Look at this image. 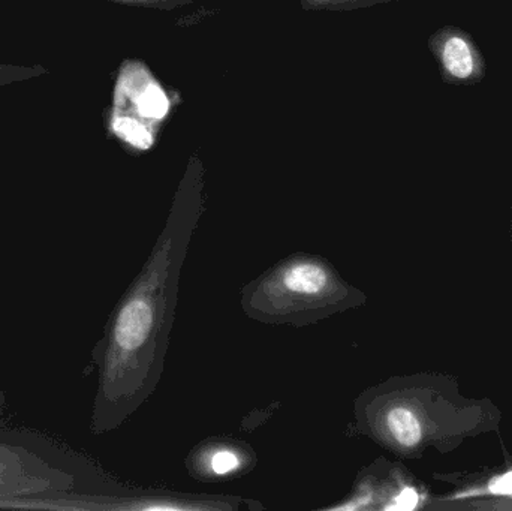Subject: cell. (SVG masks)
<instances>
[{
	"instance_id": "cell-3",
	"label": "cell",
	"mask_w": 512,
	"mask_h": 511,
	"mask_svg": "<svg viewBox=\"0 0 512 511\" xmlns=\"http://www.w3.org/2000/svg\"><path fill=\"white\" fill-rule=\"evenodd\" d=\"M442 62L448 74L453 75L457 80H466L477 68L474 50L462 36H450L445 41Z\"/></svg>"
},
{
	"instance_id": "cell-5",
	"label": "cell",
	"mask_w": 512,
	"mask_h": 511,
	"mask_svg": "<svg viewBox=\"0 0 512 511\" xmlns=\"http://www.w3.org/2000/svg\"><path fill=\"white\" fill-rule=\"evenodd\" d=\"M168 108H170V102H168L167 95L161 87L155 86V84L147 87L138 98V111L144 117L162 119L168 113Z\"/></svg>"
},
{
	"instance_id": "cell-6",
	"label": "cell",
	"mask_w": 512,
	"mask_h": 511,
	"mask_svg": "<svg viewBox=\"0 0 512 511\" xmlns=\"http://www.w3.org/2000/svg\"><path fill=\"white\" fill-rule=\"evenodd\" d=\"M114 129H116L117 134L123 140L128 141V143L138 147V149H149L152 146V135L143 125L135 122L134 119H129V117L117 119L116 123H114Z\"/></svg>"
},
{
	"instance_id": "cell-9",
	"label": "cell",
	"mask_w": 512,
	"mask_h": 511,
	"mask_svg": "<svg viewBox=\"0 0 512 511\" xmlns=\"http://www.w3.org/2000/svg\"><path fill=\"white\" fill-rule=\"evenodd\" d=\"M420 504V495L411 486L403 488L396 497L393 498V503L387 506L388 510H415Z\"/></svg>"
},
{
	"instance_id": "cell-4",
	"label": "cell",
	"mask_w": 512,
	"mask_h": 511,
	"mask_svg": "<svg viewBox=\"0 0 512 511\" xmlns=\"http://www.w3.org/2000/svg\"><path fill=\"white\" fill-rule=\"evenodd\" d=\"M388 431L397 444L405 449H414L421 438H423V428H421L420 419L414 411L406 407H394L388 411L387 419Z\"/></svg>"
},
{
	"instance_id": "cell-7",
	"label": "cell",
	"mask_w": 512,
	"mask_h": 511,
	"mask_svg": "<svg viewBox=\"0 0 512 511\" xmlns=\"http://www.w3.org/2000/svg\"><path fill=\"white\" fill-rule=\"evenodd\" d=\"M484 494L495 495V497H512V470L501 474V476L493 477L484 489H472V491L457 494L454 498L462 500V498H471L475 497V495Z\"/></svg>"
},
{
	"instance_id": "cell-2",
	"label": "cell",
	"mask_w": 512,
	"mask_h": 511,
	"mask_svg": "<svg viewBox=\"0 0 512 511\" xmlns=\"http://www.w3.org/2000/svg\"><path fill=\"white\" fill-rule=\"evenodd\" d=\"M283 287L289 293L301 296H318L330 284L327 270L315 263H298L289 267L282 278Z\"/></svg>"
},
{
	"instance_id": "cell-8",
	"label": "cell",
	"mask_w": 512,
	"mask_h": 511,
	"mask_svg": "<svg viewBox=\"0 0 512 511\" xmlns=\"http://www.w3.org/2000/svg\"><path fill=\"white\" fill-rule=\"evenodd\" d=\"M239 465V458H237L236 453L230 452V450H221V452L215 453L212 456V461H210V468L218 476H225V474L231 473Z\"/></svg>"
},
{
	"instance_id": "cell-1",
	"label": "cell",
	"mask_w": 512,
	"mask_h": 511,
	"mask_svg": "<svg viewBox=\"0 0 512 511\" xmlns=\"http://www.w3.org/2000/svg\"><path fill=\"white\" fill-rule=\"evenodd\" d=\"M153 306L147 297H134L126 303L114 327V354L132 356L149 341L153 329Z\"/></svg>"
}]
</instances>
